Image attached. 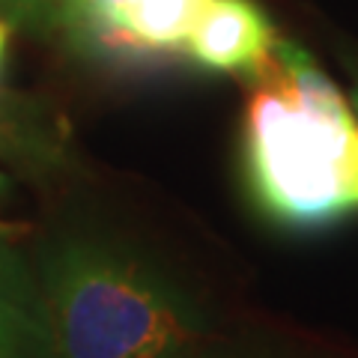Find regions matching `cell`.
I'll return each instance as SVG.
<instances>
[{"label": "cell", "instance_id": "obj_1", "mask_svg": "<svg viewBox=\"0 0 358 358\" xmlns=\"http://www.w3.org/2000/svg\"><path fill=\"white\" fill-rule=\"evenodd\" d=\"M245 117V171L257 203L287 227H326L358 206V120L296 42L275 39Z\"/></svg>", "mask_w": 358, "mask_h": 358}, {"label": "cell", "instance_id": "obj_2", "mask_svg": "<svg viewBox=\"0 0 358 358\" xmlns=\"http://www.w3.org/2000/svg\"><path fill=\"white\" fill-rule=\"evenodd\" d=\"M39 284L54 358H182L203 331L192 299L102 242L69 239L48 248Z\"/></svg>", "mask_w": 358, "mask_h": 358}, {"label": "cell", "instance_id": "obj_3", "mask_svg": "<svg viewBox=\"0 0 358 358\" xmlns=\"http://www.w3.org/2000/svg\"><path fill=\"white\" fill-rule=\"evenodd\" d=\"M185 51L206 69L263 78L272 63L275 30L251 0H212L185 39Z\"/></svg>", "mask_w": 358, "mask_h": 358}, {"label": "cell", "instance_id": "obj_4", "mask_svg": "<svg viewBox=\"0 0 358 358\" xmlns=\"http://www.w3.org/2000/svg\"><path fill=\"white\" fill-rule=\"evenodd\" d=\"M0 358H54L48 310L15 230L0 224Z\"/></svg>", "mask_w": 358, "mask_h": 358}, {"label": "cell", "instance_id": "obj_5", "mask_svg": "<svg viewBox=\"0 0 358 358\" xmlns=\"http://www.w3.org/2000/svg\"><path fill=\"white\" fill-rule=\"evenodd\" d=\"M212 0H126L108 33V48L179 51Z\"/></svg>", "mask_w": 358, "mask_h": 358}, {"label": "cell", "instance_id": "obj_6", "mask_svg": "<svg viewBox=\"0 0 358 358\" xmlns=\"http://www.w3.org/2000/svg\"><path fill=\"white\" fill-rule=\"evenodd\" d=\"M126 0H63L60 3V24L69 30L75 42L102 45L108 48V33L117 9Z\"/></svg>", "mask_w": 358, "mask_h": 358}, {"label": "cell", "instance_id": "obj_7", "mask_svg": "<svg viewBox=\"0 0 358 358\" xmlns=\"http://www.w3.org/2000/svg\"><path fill=\"white\" fill-rule=\"evenodd\" d=\"M63 0H0V21L9 27H51L60 24Z\"/></svg>", "mask_w": 358, "mask_h": 358}, {"label": "cell", "instance_id": "obj_8", "mask_svg": "<svg viewBox=\"0 0 358 358\" xmlns=\"http://www.w3.org/2000/svg\"><path fill=\"white\" fill-rule=\"evenodd\" d=\"M6 42H9V24L0 21V63H3V54H6Z\"/></svg>", "mask_w": 358, "mask_h": 358}, {"label": "cell", "instance_id": "obj_9", "mask_svg": "<svg viewBox=\"0 0 358 358\" xmlns=\"http://www.w3.org/2000/svg\"><path fill=\"white\" fill-rule=\"evenodd\" d=\"M0 192H3V176H0Z\"/></svg>", "mask_w": 358, "mask_h": 358}, {"label": "cell", "instance_id": "obj_10", "mask_svg": "<svg viewBox=\"0 0 358 358\" xmlns=\"http://www.w3.org/2000/svg\"><path fill=\"white\" fill-rule=\"evenodd\" d=\"M355 102H358V93H355Z\"/></svg>", "mask_w": 358, "mask_h": 358}]
</instances>
